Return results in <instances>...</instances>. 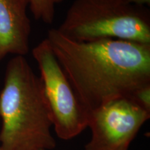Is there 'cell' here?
<instances>
[{
	"mask_svg": "<svg viewBox=\"0 0 150 150\" xmlns=\"http://www.w3.org/2000/svg\"><path fill=\"white\" fill-rule=\"evenodd\" d=\"M0 150H4V149H2V147H1V145H0Z\"/></svg>",
	"mask_w": 150,
	"mask_h": 150,
	"instance_id": "obj_10",
	"label": "cell"
},
{
	"mask_svg": "<svg viewBox=\"0 0 150 150\" xmlns=\"http://www.w3.org/2000/svg\"><path fill=\"white\" fill-rule=\"evenodd\" d=\"M150 112L129 96L116 97L90 111L91 138L84 150H128Z\"/></svg>",
	"mask_w": 150,
	"mask_h": 150,
	"instance_id": "obj_5",
	"label": "cell"
},
{
	"mask_svg": "<svg viewBox=\"0 0 150 150\" xmlns=\"http://www.w3.org/2000/svg\"><path fill=\"white\" fill-rule=\"evenodd\" d=\"M57 30L76 42L115 39L150 45V11L122 0H74Z\"/></svg>",
	"mask_w": 150,
	"mask_h": 150,
	"instance_id": "obj_3",
	"label": "cell"
},
{
	"mask_svg": "<svg viewBox=\"0 0 150 150\" xmlns=\"http://www.w3.org/2000/svg\"><path fill=\"white\" fill-rule=\"evenodd\" d=\"M0 145L4 150H52V121L40 76L27 59L15 56L6 65L0 92Z\"/></svg>",
	"mask_w": 150,
	"mask_h": 150,
	"instance_id": "obj_2",
	"label": "cell"
},
{
	"mask_svg": "<svg viewBox=\"0 0 150 150\" xmlns=\"http://www.w3.org/2000/svg\"><path fill=\"white\" fill-rule=\"evenodd\" d=\"M40 70L52 126L57 136L70 140L88 127L90 111L82 103L47 38L32 50Z\"/></svg>",
	"mask_w": 150,
	"mask_h": 150,
	"instance_id": "obj_4",
	"label": "cell"
},
{
	"mask_svg": "<svg viewBox=\"0 0 150 150\" xmlns=\"http://www.w3.org/2000/svg\"><path fill=\"white\" fill-rule=\"evenodd\" d=\"M29 0H0V63L8 54L24 56L29 53Z\"/></svg>",
	"mask_w": 150,
	"mask_h": 150,
	"instance_id": "obj_6",
	"label": "cell"
},
{
	"mask_svg": "<svg viewBox=\"0 0 150 150\" xmlns=\"http://www.w3.org/2000/svg\"><path fill=\"white\" fill-rule=\"evenodd\" d=\"M132 98L142 108L150 112V83L137 88L131 94Z\"/></svg>",
	"mask_w": 150,
	"mask_h": 150,
	"instance_id": "obj_8",
	"label": "cell"
},
{
	"mask_svg": "<svg viewBox=\"0 0 150 150\" xmlns=\"http://www.w3.org/2000/svg\"><path fill=\"white\" fill-rule=\"evenodd\" d=\"M122 1L129 4L138 6H145L149 8L150 6V0H122Z\"/></svg>",
	"mask_w": 150,
	"mask_h": 150,
	"instance_id": "obj_9",
	"label": "cell"
},
{
	"mask_svg": "<svg viewBox=\"0 0 150 150\" xmlns=\"http://www.w3.org/2000/svg\"><path fill=\"white\" fill-rule=\"evenodd\" d=\"M46 38L89 111L150 83V45L115 39L76 42L57 29L49 30Z\"/></svg>",
	"mask_w": 150,
	"mask_h": 150,
	"instance_id": "obj_1",
	"label": "cell"
},
{
	"mask_svg": "<svg viewBox=\"0 0 150 150\" xmlns=\"http://www.w3.org/2000/svg\"><path fill=\"white\" fill-rule=\"evenodd\" d=\"M64 0H29V7L35 20L51 24L55 18L56 6Z\"/></svg>",
	"mask_w": 150,
	"mask_h": 150,
	"instance_id": "obj_7",
	"label": "cell"
}]
</instances>
